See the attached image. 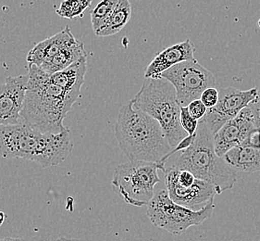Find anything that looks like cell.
Listing matches in <instances>:
<instances>
[{"mask_svg":"<svg viewBox=\"0 0 260 241\" xmlns=\"http://www.w3.org/2000/svg\"><path fill=\"white\" fill-rule=\"evenodd\" d=\"M188 110L190 112V114L197 120H201L204 116L206 115L208 108L202 102V100L200 99L198 100H192V102L187 106Z\"/></svg>","mask_w":260,"mask_h":241,"instance_id":"603a6c76","label":"cell"},{"mask_svg":"<svg viewBox=\"0 0 260 241\" xmlns=\"http://www.w3.org/2000/svg\"><path fill=\"white\" fill-rule=\"evenodd\" d=\"M84 57H88V54L84 48L83 43L78 41L73 46L64 48L52 58H48L38 67L47 74H53L62 71Z\"/></svg>","mask_w":260,"mask_h":241,"instance_id":"e0dca14e","label":"cell"},{"mask_svg":"<svg viewBox=\"0 0 260 241\" xmlns=\"http://www.w3.org/2000/svg\"><path fill=\"white\" fill-rule=\"evenodd\" d=\"M160 76L173 84L181 107H187L192 100L200 99L205 90L216 87L217 84L213 74L196 58L178 63Z\"/></svg>","mask_w":260,"mask_h":241,"instance_id":"ba28073f","label":"cell"},{"mask_svg":"<svg viewBox=\"0 0 260 241\" xmlns=\"http://www.w3.org/2000/svg\"><path fill=\"white\" fill-rule=\"evenodd\" d=\"M120 0H102L93 11H91V22L94 32L103 25L106 20L114 11Z\"/></svg>","mask_w":260,"mask_h":241,"instance_id":"ffe728a7","label":"cell"},{"mask_svg":"<svg viewBox=\"0 0 260 241\" xmlns=\"http://www.w3.org/2000/svg\"><path fill=\"white\" fill-rule=\"evenodd\" d=\"M4 219H5V215L3 213H0V226L2 225V223L4 222Z\"/></svg>","mask_w":260,"mask_h":241,"instance_id":"484cf974","label":"cell"},{"mask_svg":"<svg viewBox=\"0 0 260 241\" xmlns=\"http://www.w3.org/2000/svg\"><path fill=\"white\" fill-rule=\"evenodd\" d=\"M165 164L145 161H130L115 169L112 189L127 204L144 207L149 204L159 183L157 171H165Z\"/></svg>","mask_w":260,"mask_h":241,"instance_id":"8992f818","label":"cell"},{"mask_svg":"<svg viewBox=\"0 0 260 241\" xmlns=\"http://www.w3.org/2000/svg\"><path fill=\"white\" fill-rule=\"evenodd\" d=\"M73 149L72 133H44L22 122L0 126V156L31 161L44 168L63 163Z\"/></svg>","mask_w":260,"mask_h":241,"instance_id":"7a4b0ae2","label":"cell"},{"mask_svg":"<svg viewBox=\"0 0 260 241\" xmlns=\"http://www.w3.org/2000/svg\"><path fill=\"white\" fill-rule=\"evenodd\" d=\"M92 2L93 0H64L56 12L59 17L70 20L75 17H83V12Z\"/></svg>","mask_w":260,"mask_h":241,"instance_id":"d6986e66","label":"cell"},{"mask_svg":"<svg viewBox=\"0 0 260 241\" xmlns=\"http://www.w3.org/2000/svg\"><path fill=\"white\" fill-rule=\"evenodd\" d=\"M255 131L254 116L248 106L214 135L215 150L219 156L223 157L232 148L244 144Z\"/></svg>","mask_w":260,"mask_h":241,"instance_id":"8fae6325","label":"cell"},{"mask_svg":"<svg viewBox=\"0 0 260 241\" xmlns=\"http://www.w3.org/2000/svg\"><path fill=\"white\" fill-rule=\"evenodd\" d=\"M165 184L169 196L174 202L193 210L197 207H203L218 195L213 185L202 179L198 178L197 182L188 189L178 186L169 178H165Z\"/></svg>","mask_w":260,"mask_h":241,"instance_id":"7c38bea8","label":"cell"},{"mask_svg":"<svg viewBox=\"0 0 260 241\" xmlns=\"http://www.w3.org/2000/svg\"><path fill=\"white\" fill-rule=\"evenodd\" d=\"M249 106L252 110V112H253V116H254L255 129H256V131L260 132V100L256 103L250 104Z\"/></svg>","mask_w":260,"mask_h":241,"instance_id":"cb8c5ba5","label":"cell"},{"mask_svg":"<svg viewBox=\"0 0 260 241\" xmlns=\"http://www.w3.org/2000/svg\"><path fill=\"white\" fill-rule=\"evenodd\" d=\"M28 84L21 116L23 122L44 133L67 129L63 120L78 99L56 84L51 75L35 64H28Z\"/></svg>","mask_w":260,"mask_h":241,"instance_id":"6da1fadb","label":"cell"},{"mask_svg":"<svg viewBox=\"0 0 260 241\" xmlns=\"http://www.w3.org/2000/svg\"><path fill=\"white\" fill-rule=\"evenodd\" d=\"M0 241H22L20 238H13V237H4V238H1Z\"/></svg>","mask_w":260,"mask_h":241,"instance_id":"d4e9b609","label":"cell"},{"mask_svg":"<svg viewBox=\"0 0 260 241\" xmlns=\"http://www.w3.org/2000/svg\"><path fill=\"white\" fill-rule=\"evenodd\" d=\"M120 148L130 161L164 163L172 149L157 120L131 100L120 108L114 127Z\"/></svg>","mask_w":260,"mask_h":241,"instance_id":"3957f363","label":"cell"},{"mask_svg":"<svg viewBox=\"0 0 260 241\" xmlns=\"http://www.w3.org/2000/svg\"><path fill=\"white\" fill-rule=\"evenodd\" d=\"M214 199H210L201 209L193 210L174 202L167 189L155 192L154 198L147 205L146 215L157 228L180 236L191 226H199L211 218L215 210Z\"/></svg>","mask_w":260,"mask_h":241,"instance_id":"52a82bcc","label":"cell"},{"mask_svg":"<svg viewBox=\"0 0 260 241\" xmlns=\"http://www.w3.org/2000/svg\"><path fill=\"white\" fill-rule=\"evenodd\" d=\"M28 75L10 76L0 84V126L23 122L21 111L25 100Z\"/></svg>","mask_w":260,"mask_h":241,"instance_id":"30bf717a","label":"cell"},{"mask_svg":"<svg viewBox=\"0 0 260 241\" xmlns=\"http://www.w3.org/2000/svg\"><path fill=\"white\" fill-rule=\"evenodd\" d=\"M258 26L260 27V19H259V21H258Z\"/></svg>","mask_w":260,"mask_h":241,"instance_id":"4316f807","label":"cell"},{"mask_svg":"<svg viewBox=\"0 0 260 241\" xmlns=\"http://www.w3.org/2000/svg\"><path fill=\"white\" fill-rule=\"evenodd\" d=\"M132 17V5L129 0H120L114 11L106 20L103 25L94 32L99 37L115 36L120 33L129 22Z\"/></svg>","mask_w":260,"mask_h":241,"instance_id":"ac0fdd59","label":"cell"},{"mask_svg":"<svg viewBox=\"0 0 260 241\" xmlns=\"http://www.w3.org/2000/svg\"><path fill=\"white\" fill-rule=\"evenodd\" d=\"M231 167L245 173L260 171V147L242 144L232 148L223 156Z\"/></svg>","mask_w":260,"mask_h":241,"instance_id":"2e32d148","label":"cell"},{"mask_svg":"<svg viewBox=\"0 0 260 241\" xmlns=\"http://www.w3.org/2000/svg\"><path fill=\"white\" fill-rule=\"evenodd\" d=\"M219 90L216 87H208L202 93L200 100H202L208 109H210L217 105L219 101Z\"/></svg>","mask_w":260,"mask_h":241,"instance_id":"7402d4cb","label":"cell"},{"mask_svg":"<svg viewBox=\"0 0 260 241\" xmlns=\"http://www.w3.org/2000/svg\"><path fill=\"white\" fill-rule=\"evenodd\" d=\"M173 166L190 171L197 178L213 185L218 195L232 190L237 181L236 170L215 150L213 134L203 119L198 122L192 145L182 150Z\"/></svg>","mask_w":260,"mask_h":241,"instance_id":"277c9868","label":"cell"},{"mask_svg":"<svg viewBox=\"0 0 260 241\" xmlns=\"http://www.w3.org/2000/svg\"><path fill=\"white\" fill-rule=\"evenodd\" d=\"M78 41L73 36L70 27L66 26L62 31L37 43L28 53L27 63L40 66L48 58H52L64 48L73 46Z\"/></svg>","mask_w":260,"mask_h":241,"instance_id":"5bb4252c","label":"cell"},{"mask_svg":"<svg viewBox=\"0 0 260 241\" xmlns=\"http://www.w3.org/2000/svg\"><path fill=\"white\" fill-rule=\"evenodd\" d=\"M132 100L136 108L158 122L172 148L188 136L180 122L181 105L176 89L169 80L162 76L145 79L139 92Z\"/></svg>","mask_w":260,"mask_h":241,"instance_id":"5b68a950","label":"cell"},{"mask_svg":"<svg viewBox=\"0 0 260 241\" xmlns=\"http://www.w3.org/2000/svg\"><path fill=\"white\" fill-rule=\"evenodd\" d=\"M87 58L84 57L73 63L62 71L50 74L56 84L68 91L76 99L81 97V89L84 84V77L87 72Z\"/></svg>","mask_w":260,"mask_h":241,"instance_id":"9a60e30c","label":"cell"},{"mask_svg":"<svg viewBox=\"0 0 260 241\" xmlns=\"http://www.w3.org/2000/svg\"><path fill=\"white\" fill-rule=\"evenodd\" d=\"M194 51L196 47L189 39L167 47L152 59L145 72V77L156 78L178 63L192 61Z\"/></svg>","mask_w":260,"mask_h":241,"instance_id":"4fadbf2b","label":"cell"},{"mask_svg":"<svg viewBox=\"0 0 260 241\" xmlns=\"http://www.w3.org/2000/svg\"><path fill=\"white\" fill-rule=\"evenodd\" d=\"M219 93L217 105L208 109L206 115L202 118L213 136L227 122L235 118L245 108L259 101L257 87L247 90L226 87L220 88Z\"/></svg>","mask_w":260,"mask_h":241,"instance_id":"9c48e42d","label":"cell"},{"mask_svg":"<svg viewBox=\"0 0 260 241\" xmlns=\"http://www.w3.org/2000/svg\"><path fill=\"white\" fill-rule=\"evenodd\" d=\"M180 122L182 128L188 135H193L198 130V122L194 119L189 112L188 107H181V114H180Z\"/></svg>","mask_w":260,"mask_h":241,"instance_id":"44dd1931","label":"cell"}]
</instances>
